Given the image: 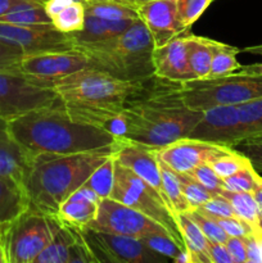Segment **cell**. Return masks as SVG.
Listing matches in <instances>:
<instances>
[{"label":"cell","instance_id":"cell-1","mask_svg":"<svg viewBox=\"0 0 262 263\" xmlns=\"http://www.w3.org/2000/svg\"><path fill=\"white\" fill-rule=\"evenodd\" d=\"M7 126L30 159L116 149L121 141L109 130L74 120L62 103L28 110Z\"/></svg>","mask_w":262,"mask_h":263},{"label":"cell","instance_id":"cell-2","mask_svg":"<svg viewBox=\"0 0 262 263\" xmlns=\"http://www.w3.org/2000/svg\"><path fill=\"white\" fill-rule=\"evenodd\" d=\"M149 80L125 81L86 67L50 85L67 112L77 121L120 135L121 115L127 103L148 89Z\"/></svg>","mask_w":262,"mask_h":263},{"label":"cell","instance_id":"cell-3","mask_svg":"<svg viewBox=\"0 0 262 263\" xmlns=\"http://www.w3.org/2000/svg\"><path fill=\"white\" fill-rule=\"evenodd\" d=\"M202 115L185 105L179 84L167 82L146 89L127 103L121 115L118 138L157 151L186 138Z\"/></svg>","mask_w":262,"mask_h":263},{"label":"cell","instance_id":"cell-4","mask_svg":"<svg viewBox=\"0 0 262 263\" xmlns=\"http://www.w3.org/2000/svg\"><path fill=\"white\" fill-rule=\"evenodd\" d=\"M116 149L84 152L64 156L33 157L25 187L31 207L54 216L62 203L87 181L92 172L113 156Z\"/></svg>","mask_w":262,"mask_h":263},{"label":"cell","instance_id":"cell-5","mask_svg":"<svg viewBox=\"0 0 262 263\" xmlns=\"http://www.w3.org/2000/svg\"><path fill=\"white\" fill-rule=\"evenodd\" d=\"M89 59L90 67L125 81L154 79V43L140 18L109 40L76 46Z\"/></svg>","mask_w":262,"mask_h":263},{"label":"cell","instance_id":"cell-6","mask_svg":"<svg viewBox=\"0 0 262 263\" xmlns=\"http://www.w3.org/2000/svg\"><path fill=\"white\" fill-rule=\"evenodd\" d=\"M179 94L190 109L207 110L221 105H240L262 98V74L241 72L179 85Z\"/></svg>","mask_w":262,"mask_h":263},{"label":"cell","instance_id":"cell-7","mask_svg":"<svg viewBox=\"0 0 262 263\" xmlns=\"http://www.w3.org/2000/svg\"><path fill=\"white\" fill-rule=\"evenodd\" d=\"M109 198L128 205L161 223L171 234L180 248L186 252L179 226V216L172 213L166 207L156 190L152 189L138 175L118 163L117 161L115 168V181Z\"/></svg>","mask_w":262,"mask_h":263},{"label":"cell","instance_id":"cell-8","mask_svg":"<svg viewBox=\"0 0 262 263\" xmlns=\"http://www.w3.org/2000/svg\"><path fill=\"white\" fill-rule=\"evenodd\" d=\"M61 223L54 216L30 207L8 228L9 263H35L55 235Z\"/></svg>","mask_w":262,"mask_h":263},{"label":"cell","instance_id":"cell-9","mask_svg":"<svg viewBox=\"0 0 262 263\" xmlns=\"http://www.w3.org/2000/svg\"><path fill=\"white\" fill-rule=\"evenodd\" d=\"M61 103L51 87H45L20 69H0V120L9 121L35 108Z\"/></svg>","mask_w":262,"mask_h":263},{"label":"cell","instance_id":"cell-10","mask_svg":"<svg viewBox=\"0 0 262 263\" xmlns=\"http://www.w3.org/2000/svg\"><path fill=\"white\" fill-rule=\"evenodd\" d=\"M87 229L100 233L131 236L139 240L154 234H167L172 238L171 234L153 218L109 197L100 199L97 217Z\"/></svg>","mask_w":262,"mask_h":263},{"label":"cell","instance_id":"cell-11","mask_svg":"<svg viewBox=\"0 0 262 263\" xmlns=\"http://www.w3.org/2000/svg\"><path fill=\"white\" fill-rule=\"evenodd\" d=\"M84 235L98 263H162L169 259L149 248L144 241L131 236L100 233L91 229H85Z\"/></svg>","mask_w":262,"mask_h":263},{"label":"cell","instance_id":"cell-12","mask_svg":"<svg viewBox=\"0 0 262 263\" xmlns=\"http://www.w3.org/2000/svg\"><path fill=\"white\" fill-rule=\"evenodd\" d=\"M0 40L17 46L25 55L74 49L71 35L61 32L53 25L0 22Z\"/></svg>","mask_w":262,"mask_h":263},{"label":"cell","instance_id":"cell-13","mask_svg":"<svg viewBox=\"0 0 262 263\" xmlns=\"http://www.w3.org/2000/svg\"><path fill=\"white\" fill-rule=\"evenodd\" d=\"M90 67L89 59L79 49L23 55L20 71L45 87H50L54 81L82 68Z\"/></svg>","mask_w":262,"mask_h":263},{"label":"cell","instance_id":"cell-14","mask_svg":"<svg viewBox=\"0 0 262 263\" xmlns=\"http://www.w3.org/2000/svg\"><path fill=\"white\" fill-rule=\"evenodd\" d=\"M186 138L235 148L243 143L244 127L238 105H221L203 110V115Z\"/></svg>","mask_w":262,"mask_h":263},{"label":"cell","instance_id":"cell-15","mask_svg":"<svg viewBox=\"0 0 262 263\" xmlns=\"http://www.w3.org/2000/svg\"><path fill=\"white\" fill-rule=\"evenodd\" d=\"M235 151L230 146L208 143L192 138H182L161 149L156 153L159 161L179 174H189L195 167L211 163L223 154Z\"/></svg>","mask_w":262,"mask_h":263},{"label":"cell","instance_id":"cell-16","mask_svg":"<svg viewBox=\"0 0 262 263\" xmlns=\"http://www.w3.org/2000/svg\"><path fill=\"white\" fill-rule=\"evenodd\" d=\"M115 158L118 163L127 167L134 174L138 175L141 180H144L152 189L156 190V193L159 195L162 202L166 204V207L172 213L179 216L175 212L174 207H172L171 202H170L166 192H164L161 167H159L156 149L146 148V146L131 143V141L121 140L115 151Z\"/></svg>","mask_w":262,"mask_h":263},{"label":"cell","instance_id":"cell-17","mask_svg":"<svg viewBox=\"0 0 262 263\" xmlns=\"http://www.w3.org/2000/svg\"><path fill=\"white\" fill-rule=\"evenodd\" d=\"M138 14L151 33L154 48L186 32L177 15V0H151L139 4Z\"/></svg>","mask_w":262,"mask_h":263},{"label":"cell","instance_id":"cell-18","mask_svg":"<svg viewBox=\"0 0 262 263\" xmlns=\"http://www.w3.org/2000/svg\"><path fill=\"white\" fill-rule=\"evenodd\" d=\"M186 32L176 36L159 48H154V77L161 81L179 85L195 80L188 61Z\"/></svg>","mask_w":262,"mask_h":263},{"label":"cell","instance_id":"cell-19","mask_svg":"<svg viewBox=\"0 0 262 263\" xmlns=\"http://www.w3.org/2000/svg\"><path fill=\"white\" fill-rule=\"evenodd\" d=\"M99 202L98 195L84 184L62 203L54 217L62 225L85 230L97 217Z\"/></svg>","mask_w":262,"mask_h":263},{"label":"cell","instance_id":"cell-20","mask_svg":"<svg viewBox=\"0 0 262 263\" xmlns=\"http://www.w3.org/2000/svg\"><path fill=\"white\" fill-rule=\"evenodd\" d=\"M30 157L8 130L7 121L0 120V176H8L25 185Z\"/></svg>","mask_w":262,"mask_h":263},{"label":"cell","instance_id":"cell-21","mask_svg":"<svg viewBox=\"0 0 262 263\" xmlns=\"http://www.w3.org/2000/svg\"><path fill=\"white\" fill-rule=\"evenodd\" d=\"M30 207L25 185L12 177L0 176V226H9Z\"/></svg>","mask_w":262,"mask_h":263},{"label":"cell","instance_id":"cell-22","mask_svg":"<svg viewBox=\"0 0 262 263\" xmlns=\"http://www.w3.org/2000/svg\"><path fill=\"white\" fill-rule=\"evenodd\" d=\"M134 21L136 20L109 21L86 14L85 15L84 27L77 32H72L69 35L73 40L74 48L76 46L91 45V44L102 43V41L109 40V39L120 35L128 26H131Z\"/></svg>","mask_w":262,"mask_h":263},{"label":"cell","instance_id":"cell-23","mask_svg":"<svg viewBox=\"0 0 262 263\" xmlns=\"http://www.w3.org/2000/svg\"><path fill=\"white\" fill-rule=\"evenodd\" d=\"M188 39V61L195 80H204L208 77L217 41L203 36L186 32Z\"/></svg>","mask_w":262,"mask_h":263},{"label":"cell","instance_id":"cell-24","mask_svg":"<svg viewBox=\"0 0 262 263\" xmlns=\"http://www.w3.org/2000/svg\"><path fill=\"white\" fill-rule=\"evenodd\" d=\"M179 226L190 263H211L210 240L188 215H179Z\"/></svg>","mask_w":262,"mask_h":263},{"label":"cell","instance_id":"cell-25","mask_svg":"<svg viewBox=\"0 0 262 263\" xmlns=\"http://www.w3.org/2000/svg\"><path fill=\"white\" fill-rule=\"evenodd\" d=\"M44 3L45 0H26L18 3L5 14L0 15V22L17 25H53Z\"/></svg>","mask_w":262,"mask_h":263},{"label":"cell","instance_id":"cell-26","mask_svg":"<svg viewBox=\"0 0 262 263\" xmlns=\"http://www.w3.org/2000/svg\"><path fill=\"white\" fill-rule=\"evenodd\" d=\"M85 13L109 21L138 20V8L113 0H94L85 4Z\"/></svg>","mask_w":262,"mask_h":263},{"label":"cell","instance_id":"cell-27","mask_svg":"<svg viewBox=\"0 0 262 263\" xmlns=\"http://www.w3.org/2000/svg\"><path fill=\"white\" fill-rule=\"evenodd\" d=\"M220 194L230 202L236 217L246 221L248 225L252 226L253 230L262 228L258 207L252 193H234L223 189Z\"/></svg>","mask_w":262,"mask_h":263},{"label":"cell","instance_id":"cell-28","mask_svg":"<svg viewBox=\"0 0 262 263\" xmlns=\"http://www.w3.org/2000/svg\"><path fill=\"white\" fill-rule=\"evenodd\" d=\"M239 53H240V49H238L236 46L217 41L207 79L221 77L239 71L241 68V64L239 63L238 58H236Z\"/></svg>","mask_w":262,"mask_h":263},{"label":"cell","instance_id":"cell-29","mask_svg":"<svg viewBox=\"0 0 262 263\" xmlns=\"http://www.w3.org/2000/svg\"><path fill=\"white\" fill-rule=\"evenodd\" d=\"M85 4L79 0H71L50 18L51 23L58 31L64 33L77 32L84 27Z\"/></svg>","mask_w":262,"mask_h":263},{"label":"cell","instance_id":"cell-30","mask_svg":"<svg viewBox=\"0 0 262 263\" xmlns=\"http://www.w3.org/2000/svg\"><path fill=\"white\" fill-rule=\"evenodd\" d=\"M159 167H161V175L162 181H163L164 192H166L167 198H169L170 202H171L175 212H176L177 215L189 212V211L192 210V207H190L189 202H188L184 193H182L181 184H180V180L179 177H177L176 172H175L174 170L170 168V167L167 166V164H164L162 161H159Z\"/></svg>","mask_w":262,"mask_h":263},{"label":"cell","instance_id":"cell-31","mask_svg":"<svg viewBox=\"0 0 262 263\" xmlns=\"http://www.w3.org/2000/svg\"><path fill=\"white\" fill-rule=\"evenodd\" d=\"M115 168L116 158L115 153H113V156L109 157L105 162H103L85 182V185L89 186L98 195L99 199L109 197L113 181H115Z\"/></svg>","mask_w":262,"mask_h":263},{"label":"cell","instance_id":"cell-32","mask_svg":"<svg viewBox=\"0 0 262 263\" xmlns=\"http://www.w3.org/2000/svg\"><path fill=\"white\" fill-rule=\"evenodd\" d=\"M238 110L246 139L262 135V98L238 105Z\"/></svg>","mask_w":262,"mask_h":263},{"label":"cell","instance_id":"cell-33","mask_svg":"<svg viewBox=\"0 0 262 263\" xmlns=\"http://www.w3.org/2000/svg\"><path fill=\"white\" fill-rule=\"evenodd\" d=\"M185 215L189 216L197 223L198 228L205 235V238L210 240V243H225L228 240V234L218 225L217 221L213 217H211V216H208L207 213L202 212L199 208H193V210H190Z\"/></svg>","mask_w":262,"mask_h":263},{"label":"cell","instance_id":"cell-34","mask_svg":"<svg viewBox=\"0 0 262 263\" xmlns=\"http://www.w3.org/2000/svg\"><path fill=\"white\" fill-rule=\"evenodd\" d=\"M176 175L180 180V184H181L182 193H184L185 198L189 202L192 210L193 208L202 207L205 202H208L211 198L216 195L212 192L205 189L204 186H202L199 182L195 181L189 175L179 174V172H176Z\"/></svg>","mask_w":262,"mask_h":263},{"label":"cell","instance_id":"cell-35","mask_svg":"<svg viewBox=\"0 0 262 263\" xmlns=\"http://www.w3.org/2000/svg\"><path fill=\"white\" fill-rule=\"evenodd\" d=\"M213 0H177V15L185 31L202 17Z\"/></svg>","mask_w":262,"mask_h":263},{"label":"cell","instance_id":"cell-36","mask_svg":"<svg viewBox=\"0 0 262 263\" xmlns=\"http://www.w3.org/2000/svg\"><path fill=\"white\" fill-rule=\"evenodd\" d=\"M249 164H251V162L241 152L233 151L231 153L223 154V156L216 158L215 161L211 162L210 166L221 179H225V177H229L238 172L239 170L249 166Z\"/></svg>","mask_w":262,"mask_h":263},{"label":"cell","instance_id":"cell-37","mask_svg":"<svg viewBox=\"0 0 262 263\" xmlns=\"http://www.w3.org/2000/svg\"><path fill=\"white\" fill-rule=\"evenodd\" d=\"M258 172L252 167V164L239 170L231 176L222 179L223 189L234 193H252Z\"/></svg>","mask_w":262,"mask_h":263},{"label":"cell","instance_id":"cell-38","mask_svg":"<svg viewBox=\"0 0 262 263\" xmlns=\"http://www.w3.org/2000/svg\"><path fill=\"white\" fill-rule=\"evenodd\" d=\"M141 241H144L154 252L175 262H177L180 254L184 253L179 244L167 234H154V235L145 236L144 239H141Z\"/></svg>","mask_w":262,"mask_h":263},{"label":"cell","instance_id":"cell-39","mask_svg":"<svg viewBox=\"0 0 262 263\" xmlns=\"http://www.w3.org/2000/svg\"><path fill=\"white\" fill-rule=\"evenodd\" d=\"M186 175L193 177L195 181L199 182L202 186H204L205 189L212 192L213 194H220L223 190L222 179L213 171V168L210 166V163L200 164V166L195 167L193 171H190L189 174Z\"/></svg>","mask_w":262,"mask_h":263},{"label":"cell","instance_id":"cell-40","mask_svg":"<svg viewBox=\"0 0 262 263\" xmlns=\"http://www.w3.org/2000/svg\"><path fill=\"white\" fill-rule=\"evenodd\" d=\"M199 210L213 218L234 217L235 216L230 202L221 194H216L215 197L211 198L202 207H199Z\"/></svg>","mask_w":262,"mask_h":263},{"label":"cell","instance_id":"cell-41","mask_svg":"<svg viewBox=\"0 0 262 263\" xmlns=\"http://www.w3.org/2000/svg\"><path fill=\"white\" fill-rule=\"evenodd\" d=\"M241 153L249 159L252 167L257 172H262V135L246 139L239 144Z\"/></svg>","mask_w":262,"mask_h":263},{"label":"cell","instance_id":"cell-42","mask_svg":"<svg viewBox=\"0 0 262 263\" xmlns=\"http://www.w3.org/2000/svg\"><path fill=\"white\" fill-rule=\"evenodd\" d=\"M218 225L223 229L228 236H236V238H246L247 235L253 233V229L251 225L243 221L241 218L236 217H220L215 218Z\"/></svg>","mask_w":262,"mask_h":263},{"label":"cell","instance_id":"cell-43","mask_svg":"<svg viewBox=\"0 0 262 263\" xmlns=\"http://www.w3.org/2000/svg\"><path fill=\"white\" fill-rule=\"evenodd\" d=\"M23 51L17 46L0 40V69H20Z\"/></svg>","mask_w":262,"mask_h":263},{"label":"cell","instance_id":"cell-44","mask_svg":"<svg viewBox=\"0 0 262 263\" xmlns=\"http://www.w3.org/2000/svg\"><path fill=\"white\" fill-rule=\"evenodd\" d=\"M225 246L230 253L233 263H247V249L244 238L229 236L225 241Z\"/></svg>","mask_w":262,"mask_h":263},{"label":"cell","instance_id":"cell-45","mask_svg":"<svg viewBox=\"0 0 262 263\" xmlns=\"http://www.w3.org/2000/svg\"><path fill=\"white\" fill-rule=\"evenodd\" d=\"M211 263H233L225 243H210Z\"/></svg>","mask_w":262,"mask_h":263},{"label":"cell","instance_id":"cell-46","mask_svg":"<svg viewBox=\"0 0 262 263\" xmlns=\"http://www.w3.org/2000/svg\"><path fill=\"white\" fill-rule=\"evenodd\" d=\"M244 243H246L247 249V263H262L261 251H259L253 233L244 238Z\"/></svg>","mask_w":262,"mask_h":263},{"label":"cell","instance_id":"cell-47","mask_svg":"<svg viewBox=\"0 0 262 263\" xmlns=\"http://www.w3.org/2000/svg\"><path fill=\"white\" fill-rule=\"evenodd\" d=\"M9 226H0V263H9V254H8L7 246V233Z\"/></svg>","mask_w":262,"mask_h":263},{"label":"cell","instance_id":"cell-48","mask_svg":"<svg viewBox=\"0 0 262 263\" xmlns=\"http://www.w3.org/2000/svg\"><path fill=\"white\" fill-rule=\"evenodd\" d=\"M252 194H253L254 200H256L257 203V207H258L259 211V217H261L262 221V176L259 175V172L258 175H257L256 184H254L253 190H252Z\"/></svg>","mask_w":262,"mask_h":263},{"label":"cell","instance_id":"cell-49","mask_svg":"<svg viewBox=\"0 0 262 263\" xmlns=\"http://www.w3.org/2000/svg\"><path fill=\"white\" fill-rule=\"evenodd\" d=\"M26 2V0H0V15L5 14L8 10L12 9L18 3Z\"/></svg>","mask_w":262,"mask_h":263},{"label":"cell","instance_id":"cell-50","mask_svg":"<svg viewBox=\"0 0 262 263\" xmlns=\"http://www.w3.org/2000/svg\"><path fill=\"white\" fill-rule=\"evenodd\" d=\"M240 71L246 72V73L262 74V62L254 64H248V66H241Z\"/></svg>","mask_w":262,"mask_h":263},{"label":"cell","instance_id":"cell-51","mask_svg":"<svg viewBox=\"0 0 262 263\" xmlns=\"http://www.w3.org/2000/svg\"><path fill=\"white\" fill-rule=\"evenodd\" d=\"M240 51H246V53H251V54H257V55H262V44H259V45L247 46V48H244L243 50H240Z\"/></svg>","mask_w":262,"mask_h":263},{"label":"cell","instance_id":"cell-52","mask_svg":"<svg viewBox=\"0 0 262 263\" xmlns=\"http://www.w3.org/2000/svg\"><path fill=\"white\" fill-rule=\"evenodd\" d=\"M253 235H254V238H256L257 244H258V248H259V251H261V256H262V228L254 229Z\"/></svg>","mask_w":262,"mask_h":263},{"label":"cell","instance_id":"cell-53","mask_svg":"<svg viewBox=\"0 0 262 263\" xmlns=\"http://www.w3.org/2000/svg\"><path fill=\"white\" fill-rule=\"evenodd\" d=\"M113 2H118V3H122V4H127V5H131V7L134 8H138V3H136V0H113Z\"/></svg>","mask_w":262,"mask_h":263},{"label":"cell","instance_id":"cell-54","mask_svg":"<svg viewBox=\"0 0 262 263\" xmlns=\"http://www.w3.org/2000/svg\"><path fill=\"white\" fill-rule=\"evenodd\" d=\"M145 2H151V0H136V3H138V4H141V3H145Z\"/></svg>","mask_w":262,"mask_h":263},{"label":"cell","instance_id":"cell-55","mask_svg":"<svg viewBox=\"0 0 262 263\" xmlns=\"http://www.w3.org/2000/svg\"><path fill=\"white\" fill-rule=\"evenodd\" d=\"M90 2H94V0H85V4H87V3H90Z\"/></svg>","mask_w":262,"mask_h":263},{"label":"cell","instance_id":"cell-56","mask_svg":"<svg viewBox=\"0 0 262 263\" xmlns=\"http://www.w3.org/2000/svg\"><path fill=\"white\" fill-rule=\"evenodd\" d=\"M79 2H82V3H84V4H85V0H79Z\"/></svg>","mask_w":262,"mask_h":263}]
</instances>
